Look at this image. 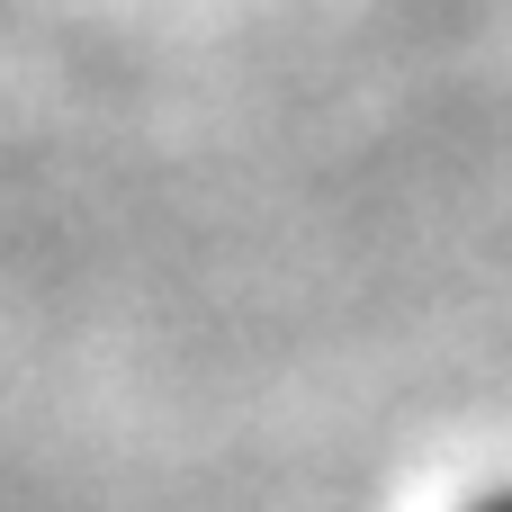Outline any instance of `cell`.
Instances as JSON below:
<instances>
[{
  "instance_id": "obj_1",
  "label": "cell",
  "mask_w": 512,
  "mask_h": 512,
  "mask_svg": "<svg viewBox=\"0 0 512 512\" xmlns=\"http://www.w3.org/2000/svg\"><path fill=\"white\" fill-rule=\"evenodd\" d=\"M468 512H512V486H495V495H477Z\"/></svg>"
}]
</instances>
